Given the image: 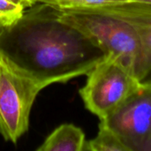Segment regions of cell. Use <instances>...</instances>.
<instances>
[{
  "label": "cell",
  "instance_id": "obj_12",
  "mask_svg": "<svg viewBox=\"0 0 151 151\" xmlns=\"http://www.w3.org/2000/svg\"><path fill=\"white\" fill-rule=\"evenodd\" d=\"M141 151H151V137L149 139V141L143 145Z\"/></svg>",
  "mask_w": 151,
  "mask_h": 151
},
{
  "label": "cell",
  "instance_id": "obj_10",
  "mask_svg": "<svg viewBox=\"0 0 151 151\" xmlns=\"http://www.w3.org/2000/svg\"><path fill=\"white\" fill-rule=\"evenodd\" d=\"M25 7L9 0H0V25L7 27L17 21L23 14Z\"/></svg>",
  "mask_w": 151,
  "mask_h": 151
},
{
  "label": "cell",
  "instance_id": "obj_4",
  "mask_svg": "<svg viewBox=\"0 0 151 151\" xmlns=\"http://www.w3.org/2000/svg\"><path fill=\"white\" fill-rule=\"evenodd\" d=\"M42 89L0 58V134L16 143L28 130L34 102Z\"/></svg>",
  "mask_w": 151,
  "mask_h": 151
},
{
  "label": "cell",
  "instance_id": "obj_7",
  "mask_svg": "<svg viewBox=\"0 0 151 151\" xmlns=\"http://www.w3.org/2000/svg\"><path fill=\"white\" fill-rule=\"evenodd\" d=\"M83 131L73 125L63 124L56 128L37 149L38 151H84Z\"/></svg>",
  "mask_w": 151,
  "mask_h": 151
},
{
  "label": "cell",
  "instance_id": "obj_14",
  "mask_svg": "<svg viewBox=\"0 0 151 151\" xmlns=\"http://www.w3.org/2000/svg\"><path fill=\"white\" fill-rule=\"evenodd\" d=\"M1 28H2V26H1V25H0V29H1Z\"/></svg>",
  "mask_w": 151,
  "mask_h": 151
},
{
  "label": "cell",
  "instance_id": "obj_2",
  "mask_svg": "<svg viewBox=\"0 0 151 151\" xmlns=\"http://www.w3.org/2000/svg\"><path fill=\"white\" fill-rule=\"evenodd\" d=\"M60 19L91 38L105 53L134 71L138 42L132 25L111 6L62 12Z\"/></svg>",
  "mask_w": 151,
  "mask_h": 151
},
{
  "label": "cell",
  "instance_id": "obj_6",
  "mask_svg": "<svg viewBox=\"0 0 151 151\" xmlns=\"http://www.w3.org/2000/svg\"><path fill=\"white\" fill-rule=\"evenodd\" d=\"M111 7L134 27L138 42L134 73L142 86L151 88V4L130 1Z\"/></svg>",
  "mask_w": 151,
  "mask_h": 151
},
{
  "label": "cell",
  "instance_id": "obj_9",
  "mask_svg": "<svg viewBox=\"0 0 151 151\" xmlns=\"http://www.w3.org/2000/svg\"><path fill=\"white\" fill-rule=\"evenodd\" d=\"M47 4L59 11H77L96 9L130 2L132 0H35Z\"/></svg>",
  "mask_w": 151,
  "mask_h": 151
},
{
  "label": "cell",
  "instance_id": "obj_5",
  "mask_svg": "<svg viewBox=\"0 0 151 151\" xmlns=\"http://www.w3.org/2000/svg\"><path fill=\"white\" fill-rule=\"evenodd\" d=\"M100 122L112 130L129 151H141L151 137V88L142 86Z\"/></svg>",
  "mask_w": 151,
  "mask_h": 151
},
{
  "label": "cell",
  "instance_id": "obj_1",
  "mask_svg": "<svg viewBox=\"0 0 151 151\" xmlns=\"http://www.w3.org/2000/svg\"><path fill=\"white\" fill-rule=\"evenodd\" d=\"M36 2L0 29V58L41 89L87 75L106 55L88 35Z\"/></svg>",
  "mask_w": 151,
  "mask_h": 151
},
{
  "label": "cell",
  "instance_id": "obj_8",
  "mask_svg": "<svg viewBox=\"0 0 151 151\" xmlns=\"http://www.w3.org/2000/svg\"><path fill=\"white\" fill-rule=\"evenodd\" d=\"M84 151H129L122 140L102 122L97 135L85 143Z\"/></svg>",
  "mask_w": 151,
  "mask_h": 151
},
{
  "label": "cell",
  "instance_id": "obj_11",
  "mask_svg": "<svg viewBox=\"0 0 151 151\" xmlns=\"http://www.w3.org/2000/svg\"><path fill=\"white\" fill-rule=\"evenodd\" d=\"M9 1H12V2L19 4H21L25 8H28V7L34 5L36 3L35 0H9Z\"/></svg>",
  "mask_w": 151,
  "mask_h": 151
},
{
  "label": "cell",
  "instance_id": "obj_3",
  "mask_svg": "<svg viewBox=\"0 0 151 151\" xmlns=\"http://www.w3.org/2000/svg\"><path fill=\"white\" fill-rule=\"evenodd\" d=\"M87 76L80 95L87 110L99 119L111 113L142 87L134 71L110 55H106Z\"/></svg>",
  "mask_w": 151,
  "mask_h": 151
},
{
  "label": "cell",
  "instance_id": "obj_13",
  "mask_svg": "<svg viewBox=\"0 0 151 151\" xmlns=\"http://www.w3.org/2000/svg\"><path fill=\"white\" fill-rule=\"evenodd\" d=\"M134 2H140V3H144V4H151V0H132Z\"/></svg>",
  "mask_w": 151,
  "mask_h": 151
}]
</instances>
